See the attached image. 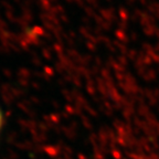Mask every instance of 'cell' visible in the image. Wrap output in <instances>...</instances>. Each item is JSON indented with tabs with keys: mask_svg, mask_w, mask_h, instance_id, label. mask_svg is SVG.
<instances>
[{
	"mask_svg": "<svg viewBox=\"0 0 159 159\" xmlns=\"http://www.w3.org/2000/svg\"><path fill=\"white\" fill-rule=\"evenodd\" d=\"M1 120H2V117H1V113H0V127H1Z\"/></svg>",
	"mask_w": 159,
	"mask_h": 159,
	"instance_id": "6da1fadb",
	"label": "cell"
}]
</instances>
